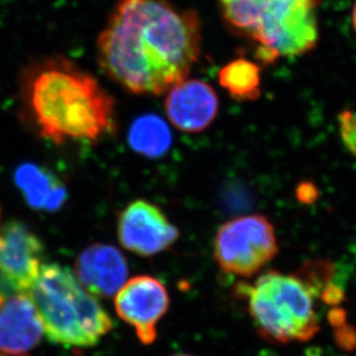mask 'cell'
<instances>
[{"label":"cell","instance_id":"10","mask_svg":"<svg viewBox=\"0 0 356 356\" xmlns=\"http://www.w3.org/2000/svg\"><path fill=\"white\" fill-rule=\"evenodd\" d=\"M43 334V323L31 296L0 289V353L27 356Z\"/></svg>","mask_w":356,"mask_h":356},{"label":"cell","instance_id":"2","mask_svg":"<svg viewBox=\"0 0 356 356\" xmlns=\"http://www.w3.org/2000/svg\"><path fill=\"white\" fill-rule=\"evenodd\" d=\"M22 117L54 145L97 142L115 129V101L94 75L64 56L38 58L19 78Z\"/></svg>","mask_w":356,"mask_h":356},{"label":"cell","instance_id":"17","mask_svg":"<svg viewBox=\"0 0 356 356\" xmlns=\"http://www.w3.org/2000/svg\"><path fill=\"white\" fill-rule=\"evenodd\" d=\"M341 141L347 150L356 157V112L345 110L338 117Z\"/></svg>","mask_w":356,"mask_h":356},{"label":"cell","instance_id":"19","mask_svg":"<svg viewBox=\"0 0 356 356\" xmlns=\"http://www.w3.org/2000/svg\"><path fill=\"white\" fill-rule=\"evenodd\" d=\"M172 356H191V355H186V354H177V355H172Z\"/></svg>","mask_w":356,"mask_h":356},{"label":"cell","instance_id":"7","mask_svg":"<svg viewBox=\"0 0 356 356\" xmlns=\"http://www.w3.org/2000/svg\"><path fill=\"white\" fill-rule=\"evenodd\" d=\"M44 243L24 222L0 224V289L31 292L44 264Z\"/></svg>","mask_w":356,"mask_h":356},{"label":"cell","instance_id":"16","mask_svg":"<svg viewBox=\"0 0 356 356\" xmlns=\"http://www.w3.org/2000/svg\"><path fill=\"white\" fill-rule=\"evenodd\" d=\"M268 0H219L226 24L236 34L252 40L259 29Z\"/></svg>","mask_w":356,"mask_h":356},{"label":"cell","instance_id":"3","mask_svg":"<svg viewBox=\"0 0 356 356\" xmlns=\"http://www.w3.org/2000/svg\"><path fill=\"white\" fill-rule=\"evenodd\" d=\"M44 334L56 345L91 348L113 329L110 314L68 266L44 263L31 292Z\"/></svg>","mask_w":356,"mask_h":356},{"label":"cell","instance_id":"18","mask_svg":"<svg viewBox=\"0 0 356 356\" xmlns=\"http://www.w3.org/2000/svg\"><path fill=\"white\" fill-rule=\"evenodd\" d=\"M352 22H353V27L356 31V3L354 5L353 13H352Z\"/></svg>","mask_w":356,"mask_h":356},{"label":"cell","instance_id":"11","mask_svg":"<svg viewBox=\"0 0 356 356\" xmlns=\"http://www.w3.org/2000/svg\"><path fill=\"white\" fill-rule=\"evenodd\" d=\"M164 105L170 122L185 133L204 131L215 121L219 111L215 89L197 79L175 84L168 91Z\"/></svg>","mask_w":356,"mask_h":356},{"label":"cell","instance_id":"5","mask_svg":"<svg viewBox=\"0 0 356 356\" xmlns=\"http://www.w3.org/2000/svg\"><path fill=\"white\" fill-rule=\"evenodd\" d=\"M319 0H268L252 40L256 58L273 64L279 57H296L314 50L318 42L316 8Z\"/></svg>","mask_w":356,"mask_h":356},{"label":"cell","instance_id":"4","mask_svg":"<svg viewBox=\"0 0 356 356\" xmlns=\"http://www.w3.org/2000/svg\"><path fill=\"white\" fill-rule=\"evenodd\" d=\"M316 289L300 276L269 271L245 292L259 334L273 343H305L321 330Z\"/></svg>","mask_w":356,"mask_h":356},{"label":"cell","instance_id":"20","mask_svg":"<svg viewBox=\"0 0 356 356\" xmlns=\"http://www.w3.org/2000/svg\"><path fill=\"white\" fill-rule=\"evenodd\" d=\"M0 356H17V355H8V354L0 353Z\"/></svg>","mask_w":356,"mask_h":356},{"label":"cell","instance_id":"14","mask_svg":"<svg viewBox=\"0 0 356 356\" xmlns=\"http://www.w3.org/2000/svg\"><path fill=\"white\" fill-rule=\"evenodd\" d=\"M128 145L138 155L159 159L171 148V131L159 115H141L131 124Z\"/></svg>","mask_w":356,"mask_h":356},{"label":"cell","instance_id":"6","mask_svg":"<svg viewBox=\"0 0 356 356\" xmlns=\"http://www.w3.org/2000/svg\"><path fill=\"white\" fill-rule=\"evenodd\" d=\"M279 247L276 231L262 215L231 219L219 227L213 255L224 273L233 276H254L271 262Z\"/></svg>","mask_w":356,"mask_h":356},{"label":"cell","instance_id":"8","mask_svg":"<svg viewBox=\"0 0 356 356\" xmlns=\"http://www.w3.org/2000/svg\"><path fill=\"white\" fill-rule=\"evenodd\" d=\"M168 307L170 296L164 284L148 275L133 277L115 294V313L134 329L143 345L155 343L159 323Z\"/></svg>","mask_w":356,"mask_h":356},{"label":"cell","instance_id":"13","mask_svg":"<svg viewBox=\"0 0 356 356\" xmlns=\"http://www.w3.org/2000/svg\"><path fill=\"white\" fill-rule=\"evenodd\" d=\"M14 182L24 201L36 211H58L67 201V188L63 180L42 165H20L14 173Z\"/></svg>","mask_w":356,"mask_h":356},{"label":"cell","instance_id":"15","mask_svg":"<svg viewBox=\"0 0 356 356\" xmlns=\"http://www.w3.org/2000/svg\"><path fill=\"white\" fill-rule=\"evenodd\" d=\"M218 80L236 101H256L261 96V67L245 58L226 64L219 71Z\"/></svg>","mask_w":356,"mask_h":356},{"label":"cell","instance_id":"9","mask_svg":"<svg viewBox=\"0 0 356 356\" xmlns=\"http://www.w3.org/2000/svg\"><path fill=\"white\" fill-rule=\"evenodd\" d=\"M117 232L120 245L142 257L168 250L180 236L159 205L147 200H135L119 213Z\"/></svg>","mask_w":356,"mask_h":356},{"label":"cell","instance_id":"12","mask_svg":"<svg viewBox=\"0 0 356 356\" xmlns=\"http://www.w3.org/2000/svg\"><path fill=\"white\" fill-rule=\"evenodd\" d=\"M74 273L92 296L108 298L127 282L128 263L115 245L94 243L79 254Z\"/></svg>","mask_w":356,"mask_h":356},{"label":"cell","instance_id":"1","mask_svg":"<svg viewBox=\"0 0 356 356\" xmlns=\"http://www.w3.org/2000/svg\"><path fill=\"white\" fill-rule=\"evenodd\" d=\"M201 44L195 10L168 0H118L98 35V65L128 92L159 96L186 80Z\"/></svg>","mask_w":356,"mask_h":356}]
</instances>
